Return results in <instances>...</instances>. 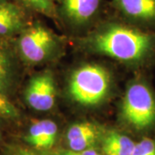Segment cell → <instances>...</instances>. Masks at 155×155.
<instances>
[{
  "instance_id": "d6986e66",
  "label": "cell",
  "mask_w": 155,
  "mask_h": 155,
  "mask_svg": "<svg viewBox=\"0 0 155 155\" xmlns=\"http://www.w3.org/2000/svg\"><path fill=\"white\" fill-rule=\"evenodd\" d=\"M0 135H1V130H0Z\"/></svg>"
},
{
  "instance_id": "5b68a950",
  "label": "cell",
  "mask_w": 155,
  "mask_h": 155,
  "mask_svg": "<svg viewBox=\"0 0 155 155\" xmlns=\"http://www.w3.org/2000/svg\"><path fill=\"white\" fill-rule=\"evenodd\" d=\"M24 99L35 110H50L56 100L55 81L52 73L44 72L32 78L24 91Z\"/></svg>"
},
{
  "instance_id": "9c48e42d",
  "label": "cell",
  "mask_w": 155,
  "mask_h": 155,
  "mask_svg": "<svg viewBox=\"0 0 155 155\" xmlns=\"http://www.w3.org/2000/svg\"><path fill=\"white\" fill-rule=\"evenodd\" d=\"M99 128L90 122L75 123L68 128L67 140L70 150L83 151L91 148L99 138Z\"/></svg>"
},
{
  "instance_id": "ba28073f",
  "label": "cell",
  "mask_w": 155,
  "mask_h": 155,
  "mask_svg": "<svg viewBox=\"0 0 155 155\" xmlns=\"http://www.w3.org/2000/svg\"><path fill=\"white\" fill-rule=\"evenodd\" d=\"M57 134L58 127L55 122L51 120H38L31 124L24 140L34 149H50L55 143Z\"/></svg>"
},
{
  "instance_id": "9a60e30c",
  "label": "cell",
  "mask_w": 155,
  "mask_h": 155,
  "mask_svg": "<svg viewBox=\"0 0 155 155\" xmlns=\"http://www.w3.org/2000/svg\"><path fill=\"white\" fill-rule=\"evenodd\" d=\"M132 155H155V140L145 137L135 142Z\"/></svg>"
},
{
  "instance_id": "30bf717a",
  "label": "cell",
  "mask_w": 155,
  "mask_h": 155,
  "mask_svg": "<svg viewBox=\"0 0 155 155\" xmlns=\"http://www.w3.org/2000/svg\"><path fill=\"white\" fill-rule=\"evenodd\" d=\"M135 142L128 136L116 132H110L106 135L102 151L104 155H132Z\"/></svg>"
},
{
  "instance_id": "ac0fdd59",
  "label": "cell",
  "mask_w": 155,
  "mask_h": 155,
  "mask_svg": "<svg viewBox=\"0 0 155 155\" xmlns=\"http://www.w3.org/2000/svg\"><path fill=\"white\" fill-rule=\"evenodd\" d=\"M3 1H7V0H0V2H3Z\"/></svg>"
},
{
  "instance_id": "6da1fadb",
  "label": "cell",
  "mask_w": 155,
  "mask_h": 155,
  "mask_svg": "<svg viewBox=\"0 0 155 155\" xmlns=\"http://www.w3.org/2000/svg\"><path fill=\"white\" fill-rule=\"evenodd\" d=\"M97 52L134 65H142L155 55V32L136 26L109 23L91 39Z\"/></svg>"
},
{
  "instance_id": "8992f818",
  "label": "cell",
  "mask_w": 155,
  "mask_h": 155,
  "mask_svg": "<svg viewBox=\"0 0 155 155\" xmlns=\"http://www.w3.org/2000/svg\"><path fill=\"white\" fill-rule=\"evenodd\" d=\"M114 3L118 11L136 25L145 30L155 28V0H114Z\"/></svg>"
},
{
  "instance_id": "277c9868",
  "label": "cell",
  "mask_w": 155,
  "mask_h": 155,
  "mask_svg": "<svg viewBox=\"0 0 155 155\" xmlns=\"http://www.w3.org/2000/svg\"><path fill=\"white\" fill-rule=\"evenodd\" d=\"M17 41V48L22 59L28 64H38L52 53L56 40L52 31L41 23L24 28Z\"/></svg>"
},
{
  "instance_id": "4fadbf2b",
  "label": "cell",
  "mask_w": 155,
  "mask_h": 155,
  "mask_svg": "<svg viewBox=\"0 0 155 155\" xmlns=\"http://www.w3.org/2000/svg\"><path fill=\"white\" fill-rule=\"evenodd\" d=\"M0 117L6 120H17L20 117L19 111L7 95L0 91Z\"/></svg>"
},
{
  "instance_id": "7c38bea8",
  "label": "cell",
  "mask_w": 155,
  "mask_h": 155,
  "mask_svg": "<svg viewBox=\"0 0 155 155\" xmlns=\"http://www.w3.org/2000/svg\"><path fill=\"white\" fill-rule=\"evenodd\" d=\"M22 5L49 17H56L57 10L54 0H20Z\"/></svg>"
},
{
  "instance_id": "8fae6325",
  "label": "cell",
  "mask_w": 155,
  "mask_h": 155,
  "mask_svg": "<svg viewBox=\"0 0 155 155\" xmlns=\"http://www.w3.org/2000/svg\"><path fill=\"white\" fill-rule=\"evenodd\" d=\"M15 63L10 50L0 41V91L7 95L14 85Z\"/></svg>"
},
{
  "instance_id": "7a4b0ae2",
  "label": "cell",
  "mask_w": 155,
  "mask_h": 155,
  "mask_svg": "<svg viewBox=\"0 0 155 155\" xmlns=\"http://www.w3.org/2000/svg\"><path fill=\"white\" fill-rule=\"evenodd\" d=\"M110 87V75L104 67L87 64L72 72L68 91L72 99L84 106H94L104 101Z\"/></svg>"
},
{
  "instance_id": "e0dca14e",
  "label": "cell",
  "mask_w": 155,
  "mask_h": 155,
  "mask_svg": "<svg viewBox=\"0 0 155 155\" xmlns=\"http://www.w3.org/2000/svg\"><path fill=\"white\" fill-rule=\"evenodd\" d=\"M60 155H101L97 152L93 148H89V149L83 150V151H72V150H69V151H65L63 153H61Z\"/></svg>"
},
{
  "instance_id": "2e32d148",
  "label": "cell",
  "mask_w": 155,
  "mask_h": 155,
  "mask_svg": "<svg viewBox=\"0 0 155 155\" xmlns=\"http://www.w3.org/2000/svg\"><path fill=\"white\" fill-rule=\"evenodd\" d=\"M6 155H46L41 152L24 147H13L7 151Z\"/></svg>"
},
{
  "instance_id": "52a82bcc",
  "label": "cell",
  "mask_w": 155,
  "mask_h": 155,
  "mask_svg": "<svg viewBox=\"0 0 155 155\" xmlns=\"http://www.w3.org/2000/svg\"><path fill=\"white\" fill-rule=\"evenodd\" d=\"M62 14L68 22L82 26L91 22L99 11L101 0H60Z\"/></svg>"
},
{
  "instance_id": "3957f363",
  "label": "cell",
  "mask_w": 155,
  "mask_h": 155,
  "mask_svg": "<svg viewBox=\"0 0 155 155\" xmlns=\"http://www.w3.org/2000/svg\"><path fill=\"white\" fill-rule=\"evenodd\" d=\"M124 122L137 131L155 126V94L143 80H135L127 86L121 108Z\"/></svg>"
},
{
  "instance_id": "5bb4252c",
  "label": "cell",
  "mask_w": 155,
  "mask_h": 155,
  "mask_svg": "<svg viewBox=\"0 0 155 155\" xmlns=\"http://www.w3.org/2000/svg\"><path fill=\"white\" fill-rule=\"evenodd\" d=\"M20 16H24L21 7L8 0L0 2V22Z\"/></svg>"
}]
</instances>
